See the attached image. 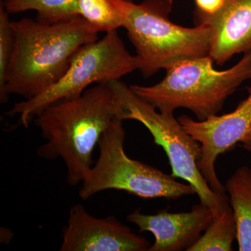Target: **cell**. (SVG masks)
<instances>
[{"label":"cell","mask_w":251,"mask_h":251,"mask_svg":"<svg viewBox=\"0 0 251 251\" xmlns=\"http://www.w3.org/2000/svg\"><path fill=\"white\" fill-rule=\"evenodd\" d=\"M225 188L235 219L239 251H251V168H238Z\"/></svg>","instance_id":"obj_12"},{"label":"cell","mask_w":251,"mask_h":251,"mask_svg":"<svg viewBox=\"0 0 251 251\" xmlns=\"http://www.w3.org/2000/svg\"><path fill=\"white\" fill-rule=\"evenodd\" d=\"M108 84L125 109L122 120H135L145 126L152 135L154 143L166 152L172 176L191 185L196 189L201 203L212 211L214 217L219 215L229 204V198L226 194L214 192L200 171L198 163L202 153L201 144L185 131L175 119L174 113L157 111L120 80Z\"/></svg>","instance_id":"obj_7"},{"label":"cell","mask_w":251,"mask_h":251,"mask_svg":"<svg viewBox=\"0 0 251 251\" xmlns=\"http://www.w3.org/2000/svg\"><path fill=\"white\" fill-rule=\"evenodd\" d=\"M125 109L109 84H96L76 98L49 105L34 117L46 143L37 155L46 160L61 158L67 182H82L92 167V154L102 135Z\"/></svg>","instance_id":"obj_1"},{"label":"cell","mask_w":251,"mask_h":251,"mask_svg":"<svg viewBox=\"0 0 251 251\" xmlns=\"http://www.w3.org/2000/svg\"><path fill=\"white\" fill-rule=\"evenodd\" d=\"M123 122L115 120L99 140L98 159L86 175L79 191L82 200L111 189L145 199L176 200L196 194L191 185L179 182L171 175L127 156Z\"/></svg>","instance_id":"obj_5"},{"label":"cell","mask_w":251,"mask_h":251,"mask_svg":"<svg viewBox=\"0 0 251 251\" xmlns=\"http://www.w3.org/2000/svg\"><path fill=\"white\" fill-rule=\"evenodd\" d=\"M198 11L203 14H213L219 11L224 4L225 0H195Z\"/></svg>","instance_id":"obj_17"},{"label":"cell","mask_w":251,"mask_h":251,"mask_svg":"<svg viewBox=\"0 0 251 251\" xmlns=\"http://www.w3.org/2000/svg\"><path fill=\"white\" fill-rule=\"evenodd\" d=\"M3 4H0V97L4 94L6 72L14 48L12 21Z\"/></svg>","instance_id":"obj_16"},{"label":"cell","mask_w":251,"mask_h":251,"mask_svg":"<svg viewBox=\"0 0 251 251\" xmlns=\"http://www.w3.org/2000/svg\"><path fill=\"white\" fill-rule=\"evenodd\" d=\"M197 24L210 28L209 56L217 65H224L235 54L251 51V0H225L213 14L198 11Z\"/></svg>","instance_id":"obj_11"},{"label":"cell","mask_w":251,"mask_h":251,"mask_svg":"<svg viewBox=\"0 0 251 251\" xmlns=\"http://www.w3.org/2000/svg\"><path fill=\"white\" fill-rule=\"evenodd\" d=\"M128 1H133V0H128Z\"/></svg>","instance_id":"obj_18"},{"label":"cell","mask_w":251,"mask_h":251,"mask_svg":"<svg viewBox=\"0 0 251 251\" xmlns=\"http://www.w3.org/2000/svg\"><path fill=\"white\" fill-rule=\"evenodd\" d=\"M14 48L1 103L10 94L30 99L55 84L82 46L98 40V33L80 16L55 23L24 18L12 21Z\"/></svg>","instance_id":"obj_2"},{"label":"cell","mask_w":251,"mask_h":251,"mask_svg":"<svg viewBox=\"0 0 251 251\" xmlns=\"http://www.w3.org/2000/svg\"><path fill=\"white\" fill-rule=\"evenodd\" d=\"M151 247L114 216L98 219L75 204L63 231L61 251H146Z\"/></svg>","instance_id":"obj_9"},{"label":"cell","mask_w":251,"mask_h":251,"mask_svg":"<svg viewBox=\"0 0 251 251\" xmlns=\"http://www.w3.org/2000/svg\"><path fill=\"white\" fill-rule=\"evenodd\" d=\"M237 226L229 203L213 219L204 233L187 251H231Z\"/></svg>","instance_id":"obj_13"},{"label":"cell","mask_w":251,"mask_h":251,"mask_svg":"<svg viewBox=\"0 0 251 251\" xmlns=\"http://www.w3.org/2000/svg\"><path fill=\"white\" fill-rule=\"evenodd\" d=\"M139 69V59L128 52L117 31H109L103 39L82 46L55 84L34 98L15 103L7 114L18 115L23 126L28 127L49 105L80 97L92 84L119 80Z\"/></svg>","instance_id":"obj_6"},{"label":"cell","mask_w":251,"mask_h":251,"mask_svg":"<svg viewBox=\"0 0 251 251\" xmlns=\"http://www.w3.org/2000/svg\"><path fill=\"white\" fill-rule=\"evenodd\" d=\"M214 63L209 55L185 59L167 69L158 83L130 87L162 113L185 108L203 121L218 115L229 96L251 79V51L226 70H217Z\"/></svg>","instance_id":"obj_4"},{"label":"cell","mask_w":251,"mask_h":251,"mask_svg":"<svg viewBox=\"0 0 251 251\" xmlns=\"http://www.w3.org/2000/svg\"><path fill=\"white\" fill-rule=\"evenodd\" d=\"M75 13L97 33L122 27L120 14L109 0H77Z\"/></svg>","instance_id":"obj_15"},{"label":"cell","mask_w":251,"mask_h":251,"mask_svg":"<svg viewBox=\"0 0 251 251\" xmlns=\"http://www.w3.org/2000/svg\"><path fill=\"white\" fill-rule=\"evenodd\" d=\"M118 11L140 60L144 77L187 59L209 55L211 34L205 24L186 27L169 19L173 0H109Z\"/></svg>","instance_id":"obj_3"},{"label":"cell","mask_w":251,"mask_h":251,"mask_svg":"<svg viewBox=\"0 0 251 251\" xmlns=\"http://www.w3.org/2000/svg\"><path fill=\"white\" fill-rule=\"evenodd\" d=\"M77 0H3L1 1L9 14L32 11L37 13L36 20L46 23L67 21L77 16Z\"/></svg>","instance_id":"obj_14"},{"label":"cell","mask_w":251,"mask_h":251,"mask_svg":"<svg viewBox=\"0 0 251 251\" xmlns=\"http://www.w3.org/2000/svg\"><path fill=\"white\" fill-rule=\"evenodd\" d=\"M214 216L204 204L193 206L188 212L145 214L135 211L127 220L138 226L140 232H149L155 238L148 251H188L210 226Z\"/></svg>","instance_id":"obj_10"},{"label":"cell","mask_w":251,"mask_h":251,"mask_svg":"<svg viewBox=\"0 0 251 251\" xmlns=\"http://www.w3.org/2000/svg\"><path fill=\"white\" fill-rule=\"evenodd\" d=\"M247 91V98L229 113L214 115L203 121H196L187 115L177 119L185 131L201 144L202 153L198 168L218 194L226 193L216 173L218 157L237 144L251 151V87H248Z\"/></svg>","instance_id":"obj_8"}]
</instances>
